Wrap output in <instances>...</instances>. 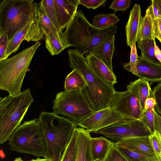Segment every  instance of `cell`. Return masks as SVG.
<instances>
[{"label":"cell","instance_id":"obj_1","mask_svg":"<svg viewBox=\"0 0 161 161\" xmlns=\"http://www.w3.org/2000/svg\"><path fill=\"white\" fill-rule=\"evenodd\" d=\"M69 65L72 70H76L86 83L81 90L92 108L95 111L109 107L116 91L114 84L106 82L92 70L87 60L75 49L67 52Z\"/></svg>","mask_w":161,"mask_h":161},{"label":"cell","instance_id":"obj_2","mask_svg":"<svg viewBox=\"0 0 161 161\" xmlns=\"http://www.w3.org/2000/svg\"><path fill=\"white\" fill-rule=\"evenodd\" d=\"M117 29L116 25L102 29L97 28L78 10L64 33L71 47L84 55L90 54L104 40L115 35Z\"/></svg>","mask_w":161,"mask_h":161},{"label":"cell","instance_id":"obj_3","mask_svg":"<svg viewBox=\"0 0 161 161\" xmlns=\"http://www.w3.org/2000/svg\"><path fill=\"white\" fill-rule=\"evenodd\" d=\"M45 142L47 158L60 161L66 148L77 127V124L53 112L42 111L39 116Z\"/></svg>","mask_w":161,"mask_h":161},{"label":"cell","instance_id":"obj_4","mask_svg":"<svg viewBox=\"0 0 161 161\" xmlns=\"http://www.w3.org/2000/svg\"><path fill=\"white\" fill-rule=\"evenodd\" d=\"M41 45L39 42L10 58L0 61V89L15 96L21 92L26 74L33 58Z\"/></svg>","mask_w":161,"mask_h":161},{"label":"cell","instance_id":"obj_5","mask_svg":"<svg viewBox=\"0 0 161 161\" xmlns=\"http://www.w3.org/2000/svg\"><path fill=\"white\" fill-rule=\"evenodd\" d=\"M30 90L27 88L15 96L0 98V143L9 140L21 125L29 107L33 102Z\"/></svg>","mask_w":161,"mask_h":161},{"label":"cell","instance_id":"obj_6","mask_svg":"<svg viewBox=\"0 0 161 161\" xmlns=\"http://www.w3.org/2000/svg\"><path fill=\"white\" fill-rule=\"evenodd\" d=\"M8 142L12 150L47 158L46 144L39 118L24 121L14 132Z\"/></svg>","mask_w":161,"mask_h":161},{"label":"cell","instance_id":"obj_7","mask_svg":"<svg viewBox=\"0 0 161 161\" xmlns=\"http://www.w3.org/2000/svg\"><path fill=\"white\" fill-rule=\"evenodd\" d=\"M37 3L33 0H3L0 4V33L9 41L34 18Z\"/></svg>","mask_w":161,"mask_h":161},{"label":"cell","instance_id":"obj_8","mask_svg":"<svg viewBox=\"0 0 161 161\" xmlns=\"http://www.w3.org/2000/svg\"><path fill=\"white\" fill-rule=\"evenodd\" d=\"M53 103V113L77 124L95 111L92 108L81 90L60 92Z\"/></svg>","mask_w":161,"mask_h":161},{"label":"cell","instance_id":"obj_9","mask_svg":"<svg viewBox=\"0 0 161 161\" xmlns=\"http://www.w3.org/2000/svg\"><path fill=\"white\" fill-rule=\"evenodd\" d=\"M93 133L103 135L115 142L128 138L149 136L151 134L149 129L141 120L126 118Z\"/></svg>","mask_w":161,"mask_h":161},{"label":"cell","instance_id":"obj_10","mask_svg":"<svg viewBox=\"0 0 161 161\" xmlns=\"http://www.w3.org/2000/svg\"><path fill=\"white\" fill-rule=\"evenodd\" d=\"M109 107L123 117L130 119L141 120L143 110L135 95L127 90L115 91Z\"/></svg>","mask_w":161,"mask_h":161},{"label":"cell","instance_id":"obj_11","mask_svg":"<svg viewBox=\"0 0 161 161\" xmlns=\"http://www.w3.org/2000/svg\"><path fill=\"white\" fill-rule=\"evenodd\" d=\"M124 118H126L115 112L109 107L95 111L78 123L77 126L94 133Z\"/></svg>","mask_w":161,"mask_h":161},{"label":"cell","instance_id":"obj_12","mask_svg":"<svg viewBox=\"0 0 161 161\" xmlns=\"http://www.w3.org/2000/svg\"><path fill=\"white\" fill-rule=\"evenodd\" d=\"M38 36L36 25L33 18L32 20L17 32L9 41L3 60L7 59L12 53L16 52L23 40L27 42H37Z\"/></svg>","mask_w":161,"mask_h":161},{"label":"cell","instance_id":"obj_13","mask_svg":"<svg viewBox=\"0 0 161 161\" xmlns=\"http://www.w3.org/2000/svg\"><path fill=\"white\" fill-rule=\"evenodd\" d=\"M60 30L66 28L73 19L79 0H54Z\"/></svg>","mask_w":161,"mask_h":161},{"label":"cell","instance_id":"obj_14","mask_svg":"<svg viewBox=\"0 0 161 161\" xmlns=\"http://www.w3.org/2000/svg\"><path fill=\"white\" fill-rule=\"evenodd\" d=\"M136 76L152 83L161 82V64L149 61L141 55L138 57Z\"/></svg>","mask_w":161,"mask_h":161},{"label":"cell","instance_id":"obj_15","mask_svg":"<svg viewBox=\"0 0 161 161\" xmlns=\"http://www.w3.org/2000/svg\"><path fill=\"white\" fill-rule=\"evenodd\" d=\"M115 143L118 147L127 148L158 159L151 143L149 136L126 138Z\"/></svg>","mask_w":161,"mask_h":161},{"label":"cell","instance_id":"obj_16","mask_svg":"<svg viewBox=\"0 0 161 161\" xmlns=\"http://www.w3.org/2000/svg\"><path fill=\"white\" fill-rule=\"evenodd\" d=\"M142 18L140 5L135 4L130 11L125 27L126 44L130 48L138 40L139 29Z\"/></svg>","mask_w":161,"mask_h":161},{"label":"cell","instance_id":"obj_17","mask_svg":"<svg viewBox=\"0 0 161 161\" xmlns=\"http://www.w3.org/2000/svg\"><path fill=\"white\" fill-rule=\"evenodd\" d=\"M77 148L75 161H93L91 151L90 132L81 127L76 128Z\"/></svg>","mask_w":161,"mask_h":161},{"label":"cell","instance_id":"obj_18","mask_svg":"<svg viewBox=\"0 0 161 161\" xmlns=\"http://www.w3.org/2000/svg\"><path fill=\"white\" fill-rule=\"evenodd\" d=\"M45 46L52 55H58L71 47L64 32L57 29L52 30L45 36Z\"/></svg>","mask_w":161,"mask_h":161},{"label":"cell","instance_id":"obj_19","mask_svg":"<svg viewBox=\"0 0 161 161\" xmlns=\"http://www.w3.org/2000/svg\"><path fill=\"white\" fill-rule=\"evenodd\" d=\"M115 35L104 40L90 53L93 54L104 63L112 71V60L115 51Z\"/></svg>","mask_w":161,"mask_h":161},{"label":"cell","instance_id":"obj_20","mask_svg":"<svg viewBox=\"0 0 161 161\" xmlns=\"http://www.w3.org/2000/svg\"><path fill=\"white\" fill-rule=\"evenodd\" d=\"M86 58L90 67L98 77L111 84L117 83V77L113 71L100 59L91 53L87 54Z\"/></svg>","mask_w":161,"mask_h":161},{"label":"cell","instance_id":"obj_21","mask_svg":"<svg viewBox=\"0 0 161 161\" xmlns=\"http://www.w3.org/2000/svg\"><path fill=\"white\" fill-rule=\"evenodd\" d=\"M127 90L131 91L135 95L139 102L143 111L144 109L145 100L150 97H153L149 82L139 78L130 82L127 86Z\"/></svg>","mask_w":161,"mask_h":161},{"label":"cell","instance_id":"obj_22","mask_svg":"<svg viewBox=\"0 0 161 161\" xmlns=\"http://www.w3.org/2000/svg\"><path fill=\"white\" fill-rule=\"evenodd\" d=\"M110 140L102 136L91 140V151L93 161H103L109 152Z\"/></svg>","mask_w":161,"mask_h":161},{"label":"cell","instance_id":"obj_23","mask_svg":"<svg viewBox=\"0 0 161 161\" xmlns=\"http://www.w3.org/2000/svg\"><path fill=\"white\" fill-rule=\"evenodd\" d=\"M86 85L83 76L76 70L74 69L66 77L64 82V90L66 91H80Z\"/></svg>","mask_w":161,"mask_h":161},{"label":"cell","instance_id":"obj_24","mask_svg":"<svg viewBox=\"0 0 161 161\" xmlns=\"http://www.w3.org/2000/svg\"><path fill=\"white\" fill-rule=\"evenodd\" d=\"M155 38L137 41V47L142 53L141 55L147 60L153 63L161 64L155 55L156 44Z\"/></svg>","mask_w":161,"mask_h":161},{"label":"cell","instance_id":"obj_25","mask_svg":"<svg viewBox=\"0 0 161 161\" xmlns=\"http://www.w3.org/2000/svg\"><path fill=\"white\" fill-rule=\"evenodd\" d=\"M153 38L155 37L153 32V19L147 8L145 15L142 17L141 22L138 35V40H142Z\"/></svg>","mask_w":161,"mask_h":161},{"label":"cell","instance_id":"obj_26","mask_svg":"<svg viewBox=\"0 0 161 161\" xmlns=\"http://www.w3.org/2000/svg\"><path fill=\"white\" fill-rule=\"evenodd\" d=\"M119 20L115 13L99 14L94 16L92 25L97 28L102 29L116 25Z\"/></svg>","mask_w":161,"mask_h":161},{"label":"cell","instance_id":"obj_27","mask_svg":"<svg viewBox=\"0 0 161 161\" xmlns=\"http://www.w3.org/2000/svg\"><path fill=\"white\" fill-rule=\"evenodd\" d=\"M76 128L67 146L64 150L60 161H75L77 148Z\"/></svg>","mask_w":161,"mask_h":161},{"label":"cell","instance_id":"obj_28","mask_svg":"<svg viewBox=\"0 0 161 161\" xmlns=\"http://www.w3.org/2000/svg\"><path fill=\"white\" fill-rule=\"evenodd\" d=\"M38 8L40 24L46 36L52 30L57 29L47 15L41 2L38 3Z\"/></svg>","mask_w":161,"mask_h":161},{"label":"cell","instance_id":"obj_29","mask_svg":"<svg viewBox=\"0 0 161 161\" xmlns=\"http://www.w3.org/2000/svg\"><path fill=\"white\" fill-rule=\"evenodd\" d=\"M117 147L119 151L129 161H160L158 159L128 148Z\"/></svg>","mask_w":161,"mask_h":161},{"label":"cell","instance_id":"obj_30","mask_svg":"<svg viewBox=\"0 0 161 161\" xmlns=\"http://www.w3.org/2000/svg\"><path fill=\"white\" fill-rule=\"evenodd\" d=\"M45 11L52 22L58 30H60L58 22L54 0H42L41 1Z\"/></svg>","mask_w":161,"mask_h":161},{"label":"cell","instance_id":"obj_31","mask_svg":"<svg viewBox=\"0 0 161 161\" xmlns=\"http://www.w3.org/2000/svg\"><path fill=\"white\" fill-rule=\"evenodd\" d=\"M103 161H129L120 153L115 143L110 141V148Z\"/></svg>","mask_w":161,"mask_h":161},{"label":"cell","instance_id":"obj_32","mask_svg":"<svg viewBox=\"0 0 161 161\" xmlns=\"http://www.w3.org/2000/svg\"><path fill=\"white\" fill-rule=\"evenodd\" d=\"M154 108L144 109L141 120L149 129L151 134L154 132Z\"/></svg>","mask_w":161,"mask_h":161},{"label":"cell","instance_id":"obj_33","mask_svg":"<svg viewBox=\"0 0 161 161\" xmlns=\"http://www.w3.org/2000/svg\"><path fill=\"white\" fill-rule=\"evenodd\" d=\"M138 57L137 53L136 43H134L131 47L130 62L124 64L123 68L135 75L136 74V65Z\"/></svg>","mask_w":161,"mask_h":161},{"label":"cell","instance_id":"obj_34","mask_svg":"<svg viewBox=\"0 0 161 161\" xmlns=\"http://www.w3.org/2000/svg\"><path fill=\"white\" fill-rule=\"evenodd\" d=\"M149 138L158 160L161 161V136L158 132L155 130L149 136Z\"/></svg>","mask_w":161,"mask_h":161},{"label":"cell","instance_id":"obj_35","mask_svg":"<svg viewBox=\"0 0 161 161\" xmlns=\"http://www.w3.org/2000/svg\"><path fill=\"white\" fill-rule=\"evenodd\" d=\"M131 1L130 0H114L109 8L113 10L115 12L126 11L130 6Z\"/></svg>","mask_w":161,"mask_h":161},{"label":"cell","instance_id":"obj_36","mask_svg":"<svg viewBox=\"0 0 161 161\" xmlns=\"http://www.w3.org/2000/svg\"><path fill=\"white\" fill-rule=\"evenodd\" d=\"M153 92V97L156 102L154 110L161 116V83L158 84L154 87Z\"/></svg>","mask_w":161,"mask_h":161},{"label":"cell","instance_id":"obj_37","mask_svg":"<svg viewBox=\"0 0 161 161\" xmlns=\"http://www.w3.org/2000/svg\"><path fill=\"white\" fill-rule=\"evenodd\" d=\"M107 0H79L81 4L88 9H95L105 5Z\"/></svg>","mask_w":161,"mask_h":161},{"label":"cell","instance_id":"obj_38","mask_svg":"<svg viewBox=\"0 0 161 161\" xmlns=\"http://www.w3.org/2000/svg\"><path fill=\"white\" fill-rule=\"evenodd\" d=\"M8 41L7 32L0 33V61L3 60Z\"/></svg>","mask_w":161,"mask_h":161},{"label":"cell","instance_id":"obj_39","mask_svg":"<svg viewBox=\"0 0 161 161\" xmlns=\"http://www.w3.org/2000/svg\"><path fill=\"white\" fill-rule=\"evenodd\" d=\"M152 19L154 36L161 43V18Z\"/></svg>","mask_w":161,"mask_h":161},{"label":"cell","instance_id":"obj_40","mask_svg":"<svg viewBox=\"0 0 161 161\" xmlns=\"http://www.w3.org/2000/svg\"><path fill=\"white\" fill-rule=\"evenodd\" d=\"M154 129L157 131L161 136V116L154 111Z\"/></svg>","mask_w":161,"mask_h":161},{"label":"cell","instance_id":"obj_41","mask_svg":"<svg viewBox=\"0 0 161 161\" xmlns=\"http://www.w3.org/2000/svg\"><path fill=\"white\" fill-rule=\"evenodd\" d=\"M156 102L153 97H150L145 100L144 103V109L154 108Z\"/></svg>","mask_w":161,"mask_h":161},{"label":"cell","instance_id":"obj_42","mask_svg":"<svg viewBox=\"0 0 161 161\" xmlns=\"http://www.w3.org/2000/svg\"><path fill=\"white\" fill-rule=\"evenodd\" d=\"M155 55L157 58L161 62V50L156 44L155 47Z\"/></svg>","mask_w":161,"mask_h":161},{"label":"cell","instance_id":"obj_43","mask_svg":"<svg viewBox=\"0 0 161 161\" xmlns=\"http://www.w3.org/2000/svg\"><path fill=\"white\" fill-rule=\"evenodd\" d=\"M160 14L161 15V0H154Z\"/></svg>","mask_w":161,"mask_h":161},{"label":"cell","instance_id":"obj_44","mask_svg":"<svg viewBox=\"0 0 161 161\" xmlns=\"http://www.w3.org/2000/svg\"><path fill=\"white\" fill-rule=\"evenodd\" d=\"M27 161H53L51 159L48 158H37L36 159H32Z\"/></svg>","mask_w":161,"mask_h":161},{"label":"cell","instance_id":"obj_45","mask_svg":"<svg viewBox=\"0 0 161 161\" xmlns=\"http://www.w3.org/2000/svg\"><path fill=\"white\" fill-rule=\"evenodd\" d=\"M13 161H24L21 158H16Z\"/></svg>","mask_w":161,"mask_h":161}]
</instances>
